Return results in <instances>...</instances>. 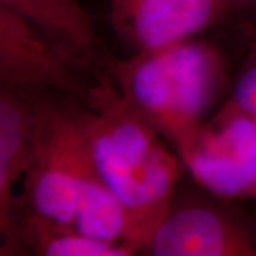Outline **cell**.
<instances>
[{"label": "cell", "mask_w": 256, "mask_h": 256, "mask_svg": "<svg viewBox=\"0 0 256 256\" xmlns=\"http://www.w3.org/2000/svg\"><path fill=\"white\" fill-rule=\"evenodd\" d=\"M82 114L94 162L130 222V246L146 250L174 201L181 158L164 134L132 107L112 82L86 92Z\"/></svg>", "instance_id": "1"}, {"label": "cell", "mask_w": 256, "mask_h": 256, "mask_svg": "<svg viewBox=\"0 0 256 256\" xmlns=\"http://www.w3.org/2000/svg\"><path fill=\"white\" fill-rule=\"evenodd\" d=\"M112 70L120 92L174 146L205 122L225 82L218 50L190 38L138 52Z\"/></svg>", "instance_id": "2"}, {"label": "cell", "mask_w": 256, "mask_h": 256, "mask_svg": "<svg viewBox=\"0 0 256 256\" xmlns=\"http://www.w3.org/2000/svg\"><path fill=\"white\" fill-rule=\"evenodd\" d=\"M88 152L82 114H72L44 102L34 151L23 176L26 212L72 226L77 182Z\"/></svg>", "instance_id": "3"}, {"label": "cell", "mask_w": 256, "mask_h": 256, "mask_svg": "<svg viewBox=\"0 0 256 256\" xmlns=\"http://www.w3.org/2000/svg\"><path fill=\"white\" fill-rule=\"evenodd\" d=\"M192 178L224 200H256V120L225 104L175 146Z\"/></svg>", "instance_id": "4"}, {"label": "cell", "mask_w": 256, "mask_h": 256, "mask_svg": "<svg viewBox=\"0 0 256 256\" xmlns=\"http://www.w3.org/2000/svg\"><path fill=\"white\" fill-rule=\"evenodd\" d=\"M146 250L156 256H256V232L220 206L171 205Z\"/></svg>", "instance_id": "5"}, {"label": "cell", "mask_w": 256, "mask_h": 256, "mask_svg": "<svg viewBox=\"0 0 256 256\" xmlns=\"http://www.w3.org/2000/svg\"><path fill=\"white\" fill-rule=\"evenodd\" d=\"M0 80L12 88H58L80 94L70 62L30 22L0 6Z\"/></svg>", "instance_id": "6"}, {"label": "cell", "mask_w": 256, "mask_h": 256, "mask_svg": "<svg viewBox=\"0 0 256 256\" xmlns=\"http://www.w3.org/2000/svg\"><path fill=\"white\" fill-rule=\"evenodd\" d=\"M218 0H116L112 22L138 52L186 40L210 26Z\"/></svg>", "instance_id": "7"}, {"label": "cell", "mask_w": 256, "mask_h": 256, "mask_svg": "<svg viewBox=\"0 0 256 256\" xmlns=\"http://www.w3.org/2000/svg\"><path fill=\"white\" fill-rule=\"evenodd\" d=\"M32 92L2 87L0 92V228L8 246L16 226L13 192L30 164L44 108Z\"/></svg>", "instance_id": "8"}, {"label": "cell", "mask_w": 256, "mask_h": 256, "mask_svg": "<svg viewBox=\"0 0 256 256\" xmlns=\"http://www.w3.org/2000/svg\"><path fill=\"white\" fill-rule=\"evenodd\" d=\"M0 6L30 22L70 63L86 60L96 47L92 18L78 0H0Z\"/></svg>", "instance_id": "9"}, {"label": "cell", "mask_w": 256, "mask_h": 256, "mask_svg": "<svg viewBox=\"0 0 256 256\" xmlns=\"http://www.w3.org/2000/svg\"><path fill=\"white\" fill-rule=\"evenodd\" d=\"M22 240L36 255L43 256H130L136 252L121 244H111L82 235L77 229L26 212L16 224L13 242Z\"/></svg>", "instance_id": "10"}, {"label": "cell", "mask_w": 256, "mask_h": 256, "mask_svg": "<svg viewBox=\"0 0 256 256\" xmlns=\"http://www.w3.org/2000/svg\"><path fill=\"white\" fill-rule=\"evenodd\" d=\"M226 104L256 120V50L239 74Z\"/></svg>", "instance_id": "11"}]
</instances>
